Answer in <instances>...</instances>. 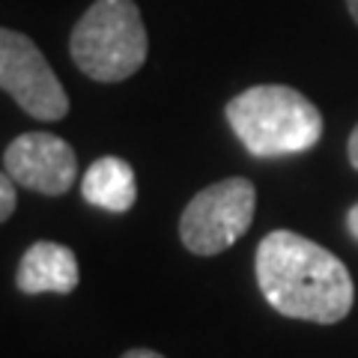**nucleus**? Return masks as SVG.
Returning <instances> with one entry per match:
<instances>
[{"mask_svg":"<svg viewBox=\"0 0 358 358\" xmlns=\"http://www.w3.org/2000/svg\"><path fill=\"white\" fill-rule=\"evenodd\" d=\"M346 6H350V15L355 18V24H358V0H346Z\"/></svg>","mask_w":358,"mask_h":358,"instance_id":"ddd939ff","label":"nucleus"},{"mask_svg":"<svg viewBox=\"0 0 358 358\" xmlns=\"http://www.w3.org/2000/svg\"><path fill=\"white\" fill-rule=\"evenodd\" d=\"M227 122L242 147L257 159L308 152L322 138L320 108L284 84H260L230 99Z\"/></svg>","mask_w":358,"mask_h":358,"instance_id":"f03ea898","label":"nucleus"},{"mask_svg":"<svg viewBox=\"0 0 358 358\" xmlns=\"http://www.w3.org/2000/svg\"><path fill=\"white\" fill-rule=\"evenodd\" d=\"M346 152H350V164L358 171V126L352 129V134H350V143H346Z\"/></svg>","mask_w":358,"mask_h":358,"instance_id":"9d476101","label":"nucleus"},{"mask_svg":"<svg viewBox=\"0 0 358 358\" xmlns=\"http://www.w3.org/2000/svg\"><path fill=\"white\" fill-rule=\"evenodd\" d=\"M150 51L147 27L134 0H96L72 30L69 54L87 78L102 84L126 81Z\"/></svg>","mask_w":358,"mask_h":358,"instance_id":"7ed1b4c3","label":"nucleus"},{"mask_svg":"<svg viewBox=\"0 0 358 358\" xmlns=\"http://www.w3.org/2000/svg\"><path fill=\"white\" fill-rule=\"evenodd\" d=\"M346 230L352 233V239H358V203L346 212Z\"/></svg>","mask_w":358,"mask_h":358,"instance_id":"9b49d317","label":"nucleus"},{"mask_svg":"<svg viewBox=\"0 0 358 358\" xmlns=\"http://www.w3.org/2000/svg\"><path fill=\"white\" fill-rule=\"evenodd\" d=\"M0 90L36 120L57 122L69 114V96L45 54L30 36L9 27H0Z\"/></svg>","mask_w":358,"mask_h":358,"instance_id":"39448f33","label":"nucleus"},{"mask_svg":"<svg viewBox=\"0 0 358 358\" xmlns=\"http://www.w3.org/2000/svg\"><path fill=\"white\" fill-rule=\"evenodd\" d=\"M257 284L281 317L334 326L352 310L355 287L346 268L322 245L293 230H272L257 245Z\"/></svg>","mask_w":358,"mask_h":358,"instance_id":"f257e3e1","label":"nucleus"},{"mask_svg":"<svg viewBox=\"0 0 358 358\" xmlns=\"http://www.w3.org/2000/svg\"><path fill=\"white\" fill-rule=\"evenodd\" d=\"M122 358H164V355L155 352V350H129Z\"/></svg>","mask_w":358,"mask_h":358,"instance_id":"f8f14e48","label":"nucleus"},{"mask_svg":"<svg viewBox=\"0 0 358 358\" xmlns=\"http://www.w3.org/2000/svg\"><path fill=\"white\" fill-rule=\"evenodd\" d=\"M15 203H18V197H15V179L0 171V224H3L15 212Z\"/></svg>","mask_w":358,"mask_h":358,"instance_id":"1a4fd4ad","label":"nucleus"},{"mask_svg":"<svg viewBox=\"0 0 358 358\" xmlns=\"http://www.w3.org/2000/svg\"><path fill=\"white\" fill-rule=\"evenodd\" d=\"M78 281H81L78 257L72 248H66L60 242H33L21 257L15 272V287L27 296H69Z\"/></svg>","mask_w":358,"mask_h":358,"instance_id":"0eeeda50","label":"nucleus"},{"mask_svg":"<svg viewBox=\"0 0 358 358\" xmlns=\"http://www.w3.org/2000/svg\"><path fill=\"white\" fill-rule=\"evenodd\" d=\"M3 167L15 179V185L48 197L66 194L78 179L75 150L48 131H27L15 138L3 152Z\"/></svg>","mask_w":358,"mask_h":358,"instance_id":"423d86ee","label":"nucleus"},{"mask_svg":"<svg viewBox=\"0 0 358 358\" xmlns=\"http://www.w3.org/2000/svg\"><path fill=\"white\" fill-rule=\"evenodd\" d=\"M81 194L90 206L122 215L138 200V179H134V171L126 159L105 155V159H96L87 167Z\"/></svg>","mask_w":358,"mask_h":358,"instance_id":"6e6552de","label":"nucleus"},{"mask_svg":"<svg viewBox=\"0 0 358 358\" xmlns=\"http://www.w3.org/2000/svg\"><path fill=\"white\" fill-rule=\"evenodd\" d=\"M257 209L251 179L230 176L197 192L179 218V239L197 257H215L248 233Z\"/></svg>","mask_w":358,"mask_h":358,"instance_id":"20e7f679","label":"nucleus"}]
</instances>
